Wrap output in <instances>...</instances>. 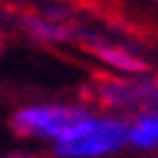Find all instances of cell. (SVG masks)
<instances>
[{
    "instance_id": "5b68a950",
    "label": "cell",
    "mask_w": 158,
    "mask_h": 158,
    "mask_svg": "<svg viewBox=\"0 0 158 158\" xmlns=\"http://www.w3.org/2000/svg\"><path fill=\"white\" fill-rule=\"evenodd\" d=\"M28 28H30L38 38H43V40H60V38H68V33H65L60 25L38 20V18H28Z\"/></svg>"
},
{
    "instance_id": "7a4b0ae2",
    "label": "cell",
    "mask_w": 158,
    "mask_h": 158,
    "mask_svg": "<svg viewBox=\"0 0 158 158\" xmlns=\"http://www.w3.org/2000/svg\"><path fill=\"white\" fill-rule=\"evenodd\" d=\"M81 108L75 106H60V103H40V106H25L13 115V128L20 135L55 141L65 131V126L75 118Z\"/></svg>"
},
{
    "instance_id": "3957f363",
    "label": "cell",
    "mask_w": 158,
    "mask_h": 158,
    "mask_svg": "<svg viewBox=\"0 0 158 158\" xmlns=\"http://www.w3.org/2000/svg\"><path fill=\"white\" fill-rule=\"evenodd\" d=\"M128 146L135 151H158V108L141 110L128 121Z\"/></svg>"
},
{
    "instance_id": "277c9868",
    "label": "cell",
    "mask_w": 158,
    "mask_h": 158,
    "mask_svg": "<svg viewBox=\"0 0 158 158\" xmlns=\"http://www.w3.org/2000/svg\"><path fill=\"white\" fill-rule=\"evenodd\" d=\"M95 55L101 58L108 68H113L118 73H126V75H138V73L146 70V63L141 58L131 55L128 50L118 48V45H95Z\"/></svg>"
},
{
    "instance_id": "6da1fadb",
    "label": "cell",
    "mask_w": 158,
    "mask_h": 158,
    "mask_svg": "<svg viewBox=\"0 0 158 158\" xmlns=\"http://www.w3.org/2000/svg\"><path fill=\"white\" fill-rule=\"evenodd\" d=\"M126 146L128 121L118 115H95L81 108L65 131L53 141V153L60 158H103Z\"/></svg>"
}]
</instances>
